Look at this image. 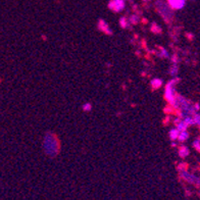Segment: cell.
Returning <instances> with one entry per match:
<instances>
[{"label":"cell","instance_id":"cell-1","mask_svg":"<svg viewBox=\"0 0 200 200\" xmlns=\"http://www.w3.org/2000/svg\"><path fill=\"white\" fill-rule=\"evenodd\" d=\"M59 143L53 134H46L44 137V150L48 155L55 156L59 151Z\"/></svg>","mask_w":200,"mask_h":200},{"label":"cell","instance_id":"cell-2","mask_svg":"<svg viewBox=\"0 0 200 200\" xmlns=\"http://www.w3.org/2000/svg\"><path fill=\"white\" fill-rule=\"evenodd\" d=\"M178 80H172L167 83V87H165V93H164V97L165 99L169 101L172 105L174 104L176 99V95H175V85L176 82Z\"/></svg>","mask_w":200,"mask_h":200},{"label":"cell","instance_id":"cell-3","mask_svg":"<svg viewBox=\"0 0 200 200\" xmlns=\"http://www.w3.org/2000/svg\"><path fill=\"white\" fill-rule=\"evenodd\" d=\"M108 8L115 12L122 11L125 8V0H110L108 2Z\"/></svg>","mask_w":200,"mask_h":200},{"label":"cell","instance_id":"cell-4","mask_svg":"<svg viewBox=\"0 0 200 200\" xmlns=\"http://www.w3.org/2000/svg\"><path fill=\"white\" fill-rule=\"evenodd\" d=\"M157 8H158V11L160 12L161 14H162V16L164 19H169V16H172V11L171 9H169V7L167 5V4H164L162 1H157Z\"/></svg>","mask_w":200,"mask_h":200},{"label":"cell","instance_id":"cell-5","mask_svg":"<svg viewBox=\"0 0 200 200\" xmlns=\"http://www.w3.org/2000/svg\"><path fill=\"white\" fill-rule=\"evenodd\" d=\"M167 3L173 9H182L186 4V0H167Z\"/></svg>","mask_w":200,"mask_h":200},{"label":"cell","instance_id":"cell-6","mask_svg":"<svg viewBox=\"0 0 200 200\" xmlns=\"http://www.w3.org/2000/svg\"><path fill=\"white\" fill-rule=\"evenodd\" d=\"M98 28H99V30L101 32H103V33L107 34V35H112V31L110 30L109 26L105 23V21L100 20L99 23H98Z\"/></svg>","mask_w":200,"mask_h":200},{"label":"cell","instance_id":"cell-7","mask_svg":"<svg viewBox=\"0 0 200 200\" xmlns=\"http://www.w3.org/2000/svg\"><path fill=\"white\" fill-rule=\"evenodd\" d=\"M188 138H189V134H188V132H187L186 130H185V131H182V132H180V133H179V136H178V139H179V141H180V142L186 141Z\"/></svg>","mask_w":200,"mask_h":200},{"label":"cell","instance_id":"cell-8","mask_svg":"<svg viewBox=\"0 0 200 200\" xmlns=\"http://www.w3.org/2000/svg\"><path fill=\"white\" fill-rule=\"evenodd\" d=\"M179 131H178V129H173V130L169 131V138H171V140L175 141L178 139V136H179Z\"/></svg>","mask_w":200,"mask_h":200},{"label":"cell","instance_id":"cell-9","mask_svg":"<svg viewBox=\"0 0 200 200\" xmlns=\"http://www.w3.org/2000/svg\"><path fill=\"white\" fill-rule=\"evenodd\" d=\"M161 85H162V81L160 79H153L151 81V86L153 89H158L161 87Z\"/></svg>","mask_w":200,"mask_h":200},{"label":"cell","instance_id":"cell-10","mask_svg":"<svg viewBox=\"0 0 200 200\" xmlns=\"http://www.w3.org/2000/svg\"><path fill=\"white\" fill-rule=\"evenodd\" d=\"M179 154L182 157H186L187 155L189 154V150H188V148L187 147H185V146H183V147H181L180 148V150H179Z\"/></svg>","mask_w":200,"mask_h":200},{"label":"cell","instance_id":"cell-11","mask_svg":"<svg viewBox=\"0 0 200 200\" xmlns=\"http://www.w3.org/2000/svg\"><path fill=\"white\" fill-rule=\"evenodd\" d=\"M139 21H140V19H139V16H137V14H133V16H131L130 19H129V23H133V25L139 23Z\"/></svg>","mask_w":200,"mask_h":200},{"label":"cell","instance_id":"cell-12","mask_svg":"<svg viewBox=\"0 0 200 200\" xmlns=\"http://www.w3.org/2000/svg\"><path fill=\"white\" fill-rule=\"evenodd\" d=\"M120 27L122 28H127L129 26V23L128 21H127L126 18H122L120 20Z\"/></svg>","mask_w":200,"mask_h":200},{"label":"cell","instance_id":"cell-13","mask_svg":"<svg viewBox=\"0 0 200 200\" xmlns=\"http://www.w3.org/2000/svg\"><path fill=\"white\" fill-rule=\"evenodd\" d=\"M83 109L84 111H90L92 109V104L90 102H87L83 105Z\"/></svg>","mask_w":200,"mask_h":200},{"label":"cell","instance_id":"cell-14","mask_svg":"<svg viewBox=\"0 0 200 200\" xmlns=\"http://www.w3.org/2000/svg\"><path fill=\"white\" fill-rule=\"evenodd\" d=\"M169 73H171L172 76H174V77L177 76V74H178V68H177V65H176V64H175V65L172 66V68H171V72H169Z\"/></svg>","mask_w":200,"mask_h":200},{"label":"cell","instance_id":"cell-15","mask_svg":"<svg viewBox=\"0 0 200 200\" xmlns=\"http://www.w3.org/2000/svg\"><path fill=\"white\" fill-rule=\"evenodd\" d=\"M192 119H193V124L200 125V115H195Z\"/></svg>","mask_w":200,"mask_h":200},{"label":"cell","instance_id":"cell-16","mask_svg":"<svg viewBox=\"0 0 200 200\" xmlns=\"http://www.w3.org/2000/svg\"><path fill=\"white\" fill-rule=\"evenodd\" d=\"M144 2H148V1H150V0H143Z\"/></svg>","mask_w":200,"mask_h":200}]
</instances>
